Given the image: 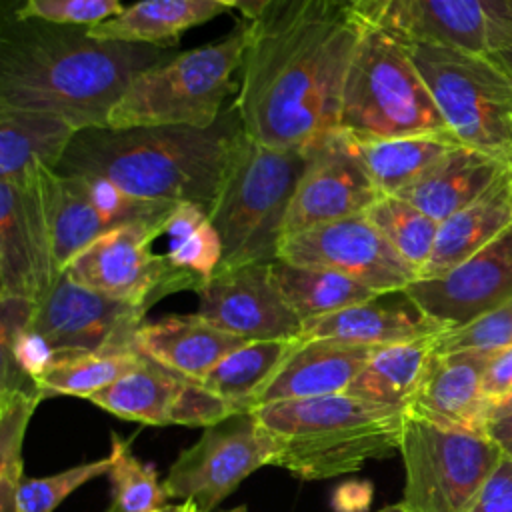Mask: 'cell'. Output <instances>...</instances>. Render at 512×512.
Segmentation results:
<instances>
[{
  "label": "cell",
  "mask_w": 512,
  "mask_h": 512,
  "mask_svg": "<svg viewBox=\"0 0 512 512\" xmlns=\"http://www.w3.org/2000/svg\"><path fill=\"white\" fill-rule=\"evenodd\" d=\"M250 24L232 108L274 148L338 130L342 88L366 22L348 0H270Z\"/></svg>",
  "instance_id": "1"
},
{
  "label": "cell",
  "mask_w": 512,
  "mask_h": 512,
  "mask_svg": "<svg viewBox=\"0 0 512 512\" xmlns=\"http://www.w3.org/2000/svg\"><path fill=\"white\" fill-rule=\"evenodd\" d=\"M174 54L92 38L88 26L18 18L0 2V106L50 112L76 130L108 128L132 80Z\"/></svg>",
  "instance_id": "2"
},
{
  "label": "cell",
  "mask_w": 512,
  "mask_h": 512,
  "mask_svg": "<svg viewBox=\"0 0 512 512\" xmlns=\"http://www.w3.org/2000/svg\"><path fill=\"white\" fill-rule=\"evenodd\" d=\"M240 128L232 106L210 128H86L74 134L56 172L102 178L142 200L192 202L208 210Z\"/></svg>",
  "instance_id": "3"
},
{
  "label": "cell",
  "mask_w": 512,
  "mask_h": 512,
  "mask_svg": "<svg viewBox=\"0 0 512 512\" xmlns=\"http://www.w3.org/2000/svg\"><path fill=\"white\" fill-rule=\"evenodd\" d=\"M256 416L276 434L274 466L302 480H326L360 470L400 448L406 412L350 394L258 406Z\"/></svg>",
  "instance_id": "4"
},
{
  "label": "cell",
  "mask_w": 512,
  "mask_h": 512,
  "mask_svg": "<svg viewBox=\"0 0 512 512\" xmlns=\"http://www.w3.org/2000/svg\"><path fill=\"white\" fill-rule=\"evenodd\" d=\"M312 146L274 148L234 134L208 216L222 240L220 266L278 260L292 196Z\"/></svg>",
  "instance_id": "5"
},
{
  "label": "cell",
  "mask_w": 512,
  "mask_h": 512,
  "mask_svg": "<svg viewBox=\"0 0 512 512\" xmlns=\"http://www.w3.org/2000/svg\"><path fill=\"white\" fill-rule=\"evenodd\" d=\"M248 36L250 24L238 22L224 38L140 72L112 108L108 128H210L224 114V100L238 90L232 76L240 70Z\"/></svg>",
  "instance_id": "6"
},
{
  "label": "cell",
  "mask_w": 512,
  "mask_h": 512,
  "mask_svg": "<svg viewBox=\"0 0 512 512\" xmlns=\"http://www.w3.org/2000/svg\"><path fill=\"white\" fill-rule=\"evenodd\" d=\"M338 128L360 138L450 132L406 44L368 24L344 80Z\"/></svg>",
  "instance_id": "7"
},
{
  "label": "cell",
  "mask_w": 512,
  "mask_h": 512,
  "mask_svg": "<svg viewBox=\"0 0 512 512\" xmlns=\"http://www.w3.org/2000/svg\"><path fill=\"white\" fill-rule=\"evenodd\" d=\"M404 44L458 142L512 160V72L490 54Z\"/></svg>",
  "instance_id": "8"
},
{
  "label": "cell",
  "mask_w": 512,
  "mask_h": 512,
  "mask_svg": "<svg viewBox=\"0 0 512 512\" xmlns=\"http://www.w3.org/2000/svg\"><path fill=\"white\" fill-rule=\"evenodd\" d=\"M398 452L406 512H466L504 458L482 432L438 426L408 412Z\"/></svg>",
  "instance_id": "9"
},
{
  "label": "cell",
  "mask_w": 512,
  "mask_h": 512,
  "mask_svg": "<svg viewBox=\"0 0 512 512\" xmlns=\"http://www.w3.org/2000/svg\"><path fill=\"white\" fill-rule=\"evenodd\" d=\"M280 442L256 412H238L206 426L202 436L172 462L164 488L168 498L194 502L212 512L252 472L276 464Z\"/></svg>",
  "instance_id": "10"
},
{
  "label": "cell",
  "mask_w": 512,
  "mask_h": 512,
  "mask_svg": "<svg viewBox=\"0 0 512 512\" xmlns=\"http://www.w3.org/2000/svg\"><path fill=\"white\" fill-rule=\"evenodd\" d=\"M358 16L400 42H432L494 56L512 40L508 0H348Z\"/></svg>",
  "instance_id": "11"
},
{
  "label": "cell",
  "mask_w": 512,
  "mask_h": 512,
  "mask_svg": "<svg viewBox=\"0 0 512 512\" xmlns=\"http://www.w3.org/2000/svg\"><path fill=\"white\" fill-rule=\"evenodd\" d=\"M164 226L166 222L120 226L86 246L64 272L90 290L146 308L172 292H198V284L178 272L166 254L152 250Z\"/></svg>",
  "instance_id": "12"
},
{
  "label": "cell",
  "mask_w": 512,
  "mask_h": 512,
  "mask_svg": "<svg viewBox=\"0 0 512 512\" xmlns=\"http://www.w3.org/2000/svg\"><path fill=\"white\" fill-rule=\"evenodd\" d=\"M54 260L64 268L94 240L136 222H166L176 204L130 196L102 178L42 172Z\"/></svg>",
  "instance_id": "13"
},
{
  "label": "cell",
  "mask_w": 512,
  "mask_h": 512,
  "mask_svg": "<svg viewBox=\"0 0 512 512\" xmlns=\"http://www.w3.org/2000/svg\"><path fill=\"white\" fill-rule=\"evenodd\" d=\"M148 308L90 290L62 272L32 304L28 328L58 356L136 350Z\"/></svg>",
  "instance_id": "14"
},
{
  "label": "cell",
  "mask_w": 512,
  "mask_h": 512,
  "mask_svg": "<svg viewBox=\"0 0 512 512\" xmlns=\"http://www.w3.org/2000/svg\"><path fill=\"white\" fill-rule=\"evenodd\" d=\"M278 260L340 272L378 294L406 290L418 280V270L392 248L366 214L286 236Z\"/></svg>",
  "instance_id": "15"
},
{
  "label": "cell",
  "mask_w": 512,
  "mask_h": 512,
  "mask_svg": "<svg viewBox=\"0 0 512 512\" xmlns=\"http://www.w3.org/2000/svg\"><path fill=\"white\" fill-rule=\"evenodd\" d=\"M44 170L40 166L20 180H0V298L34 304L62 274L44 206Z\"/></svg>",
  "instance_id": "16"
},
{
  "label": "cell",
  "mask_w": 512,
  "mask_h": 512,
  "mask_svg": "<svg viewBox=\"0 0 512 512\" xmlns=\"http://www.w3.org/2000/svg\"><path fill=\"white\" fill-rule=\"evenodd\" d=\"M270 264L218 266L198 290V314L248 342L300 338L302 320L284 302Z\"/></svg>",
  "instance_id": "17"
},
{
  "label": "cell",
  "mask_w": 512,
  "mask_h": 512,
  "mask_svg": "<svg viewBox=\"0 0 512 512\" xmlns=\"http://www.w3.org/2000/svg\"><path fill=\"white\" fill-rule=\"evenodd\" d=\"M382 196L350 152L338 128L312 144V156L292 196L284 238L302 230L366 214Z\"/></svg>",
  "instance_id": "18"
},
{
  "label": "cell",
  "mask_w": 512,
  "mask_h": 512,
  "mask_svg": "<svg viewBox=\"0 0 512 512\" xmlns=\"http://www.w3.org/2000/svg\"><path fill=\"white\" fill-rule=\"evenodd\" d=\"M406 294L448 330L512 300V226L448 272L412 282Z\"/></svg>",
  "instance_id": "19"
},
{
  "label": "cell",
  "mask_w": 512,
  "mask_h": 512,
  "mask_svg": "<svg viewBox=\"0 0 512 512\" xmlns=\"http://www.w3.org/2000/svg\"><path fill=\"white\" fill-rule=\"evenodd\" d=\"M490 356L488 352H432L408 414L438 426L484 434L488 402L482 394V376Z\"/></svg>",
  "instance_id": "20"
},
{
  "label": "cell",
  "mask_w": 512,
  "mask_h": 512,
  "mask_svg": "<svg viewBox=\"0 0 512 512\" xmlns=\"http://www.w3.org/2000/svg\"><path fill=\"white\" fill-rule=\"evenodd\" d=\"M448 328L430 318L406 290L376 294L370 300L302 324L300 340L334 338L366 346H390L430 338Z\"/></svg>",
  "instance_id": "21"
},
{
  "label": "cell",
  "mask_w": 512,
  "mask_h": 512,
  "mask_svg": "<svg viewBox=\"0 0 512 512\" xmlns=\"http://www.w3.org/2000/svg\"><path fill=\"white\" fill-rule=\"evenodd\" d=\"M376 348L334 338H298L260 394L256 408L274 402L344 394Z\"/></svg>",
  "instance_id": "22"
},
{
  "label": "cell",
  "mask_w": 512,
  "mask_h": 512,
  "mask_svg": "<svg viewBox=\"0 0 512 512\" xmlns=\"http://www.w3.org/2000/svg\"><path fill=\"white\" fill-rule=\"evenodd\" d=\"M246 342L220 330L198 312L144 322L136 332V346L142 354L194 382Z\"/></svg>",
  "instance_id": "23"
},
{
  "label": "cell",
  "mask_w": 512,
  "mask_h": 512,
  "mask_svg": "<svg viewBox=\"0 0 512 512\" xmlns=\"http://www.w3.org/2000/svg\"><path fill=\"white\" fill-rule=\"evenodd\" d=\"M512 226V164L470 204L438 226L430 260L418 280L436 278L458 266Z\"/></svg>",
  "instance_id": "24"
},
{
  "label": "cell",
  "mask_w": 512,
  "mask_h": 512,
  "mask_svg": "<svg viewBox=\"0 0 512 512\" xmlns=\"http://www.w3.org/2000/svg\"><path fill=\"white\" fill-rule=\"evenodd\" d=\"M512 164L470 146H456L432 164L420 178L396 192L436 222L446 220L476 200Z\"/></svg>",
  "instance_id": "25"
},
{
  "label": "cell",
  "mask_w": 512,
  "mask_h": 512,
  "mask_svg": "<svg viewBox=\"0 0 512 512\" xmlns=\"http://www.w3.org/2000/svg\"><path fill=\"white\" fill-rule=\"evenodd\" d=\"M230 8L218 0H140L122 14L88 28L92 38L174 50L180 36Z\"/></svg>",
  "instance_id": "26"
},
{
  "label": "cell",
  "mask_w": 512,
  "mask_h": 512,
  "mask_svg": "<svg viewBox=\"0 0 512 512\" xmlns=\"http://www.w3.org/2000/svg\"><path fill=\"white\" fill-rule=\"evenodd\" d=\"M76 132L56 114L0 106V180H20L40 166L56 170Z\"/></svg>",
  "instance_id": "27"
},
{
  "label": "cell",
  "mask_w": 512,
  "mask_h": 512,
  "mask_svg": "<svg viewBox=\"0 0 512 512\" xmlns=\"http://www.w3.org/2000/svg\"><path fill=\"white\" fill-rule=\"evenodd\" d=\"M344 132V130H342ZM346 144L382 194H396L452 148L460 146L450 132L396 138H360L344 132Z\"/></svg>",
  "instance_id": "28"
},
{
  "label": "cell",
  "mask_w": 512,
  "mask_h": 512,
  "mask_svg": "<svg viewBox=\"0 0 512 512\" xmlns=\"http://www.w3.org/2000/svg\"><path fill=\"white\" fill-rule=\"evenodd\" d=\"M186 384L188 378L140 354L126 374L88 400L122 420L168 426Z\"/></svg>",
  "instance_id": "29"
},
{
  "label": "cell",
  "mask_w": 512,
  "mask_h": 512,
  "mask_svg": "<svg viewBox=\"0 0 512 512\" xmlns=\"http://www.w3.org/2000/svg\"><path fill=\"white\" fill-rule=\"evenodd\" d=\"M434 338L378 346L344 394L408 412L434 352Z\"/></svg>",
  "instance_id": "30"
},
{
  "label": "cell",
  "mask_w": 512,
  "mask_h": 512,
  "mask_svg": "<svg viewBox=\"0 0 512 512\" xmlns=\"http://www.w3.org/2000/svg\"><path fill=\"white\" fill-rule=\"evenodd\" d=\"M296 342L298 338L246 342L224 356L198 384L222 398L234 414L252 412Z\"/></svg>",
  "instance_id": "31"
},
{
  "label": "cell",
  "mask_w": 512,
  "mask_h": 512,
  "mask_svg": "<svg viewBox=\"0 0 512 512\" xmlns=\"http://www.w3.org/2000/svg\"><path fill=\"white\" fill-rule=\"evenodd\" d=\"M270 266L272 278L284 302L302 320V324L360 304L378 294L364 284L328 268L292 264L286 260H274Z\"/></svg>",
  "instance_id": "32"
},
{
  "label": "cell",
  "mask_w": 512,
  "mask_h": 512,
  "mask_svg": "<svg viewBox=\"0 0 512 512\" xmlns=\"http://www.w3.org/2000/svg\"><path fill=\"white\" fill-rule=\"evenodd\" d=\"M164 236H168L164 254L170 264L192 278L200 290L222 262V240L206 208L192 202L176 204L166 220Z\"/></svg>",
  "instance_id": "33"
},
{
  "label": "cell",
  "mask_w": 512,
  "mask_h": 512,
  "mask_svg": "<svg viewBox=\"0 0 512 512\" xmlns=\"http://www.w3.org/2000/svg\"><path fill=\"white\" fill-rule=\"evenodd\" d=\"M140 350H104L58 356L38 378L36 386L48 396L90 398L114 384L140 358Z\"/></svg>",
  "instance_id": "34"
},
{
  "label": "cell",
  "mask_w": 512,
  "mask_h": 512,
  "mask_svg": "<svg viewBox=\"0 0 512 512\" xmlns=\"http://www.w3.org/2000/svg\"><path fill=\"white\" fill-rule=\"evenodd\" d=\"M366 216L392 248L418 270L420 278L422 268L432 256L440 222L396 194H382L368 208Z\"/></svg>",
  "instance_id": "35"
},
{
  "label": "cell",
  "mask_w": 512,
  "mask_h": 512,
  "mask_svg": "<svg viewBox=\"0 0 512 512\" xmlns=\"http://www.w3.org/2000/svg\"><path fill=\"white\" fill-rule=\"evenodd\" d=\"M40 400V394L22 390L0 392V512H16V492L24 478L22 444Z\"/></svg>",
  "instance_id": "36"
},
{
  "label": "cell",
  "mask_w": 512,
  "mask_h": 512,
  "mask_svg": "<svg viewBox=\"0 0 512 512\" xmlns=\"http://www.w3.org/2000/svg\"><path fill=\"white\" fill-rule=\"evenodd\" d=\"M110 480L114 498L108 512H156L166 506V488L152 464L136 458L126 440L112 434Z\"/></svg>",
  "instance_id": "37"
},
{
  "label": "cell",
  "mask_w": 512,
  "mask_h": 512,
  "mask_svg": "<svg viewBox=\"0 0 512 512\" xmlns=\"http://www.w3.org/2000/svg\"><path fill=\"white\" fill-rule=\"evenodd\" d=\"M110 464L112 458L108 454L50 476H24L16 492V512H54L74 490L102 474H108Z\"/></svg>",
  "instance_id": "38"
},
{
  "label": "cell",
  "mask_w": 512,
  "mask_h": 512,
  "mask_svg": "<svg viewBox=\"0 0 512 512\" xmlns=\"http://www.w3.org/2000/svg\"><path fill=\"white\" fill-rule=\"evenodd\" d=\"M508 346H512V300L474 318L464 326L450 328L434 338L436 354H450V352L494 354Z\"/></svg>",
  "instance_id": "39"
},
{
  "label": "cell",
  "mask_w": 512,
  "mask_h": 512,
  "mask_svg": "<svg viewBox=\"0 0 512 512\" xmlns=\"http://www.w3.org/2000/svg\"><path fill=\"white\" fill-rule=\"evenodd\" d=\"M18 18H38L52 24L96 26L124 12L122 0H8Z\"/></svg>",
  "instance_id": "40"
},
{
  "label": "cell",
  "mask_w": 512,
  "mask_h": 512,
  "mask_svg": "<svg viewBox=\"0 0 512 512\" xmlns=\"http://www.w3.org/2000/svg\"><path fill=\"white\" fill-rule=\"evenodd\" d=\"M232 408L206 390L202 384L188 380L172 416V424H184V426H212L224 418H228Z\"/></svg>",
  "instance_id": "41"
},
{
  "label": "cell",
  "mask_w": 512,
  "mask_h": 512,
  "mask_svg": "<svg viewBox=\"0 0 512 512\" xmlns=\"http://www.w3.org/2000/svg\"><path fill=\"white\" fill-rule=\"evenodd\" d=\"M466 512H512V458L500 460Z\"/></svg>",
  "instance_id": "42"
},
{
  "label": "cell",
  "mask_w": 512,
  "mask_h": 512,
  "mask_svg": "<svg viewBox=\"0 0 512 512\" xmlns=\"http://www.w3.org/2000/svg\"><path fill=\"white\" fill-rule=\"evenodd\" d=\"M482 394L488 402V414L496 404L512 394V346L490 356L482 376Z\"/></svg>",
  "instance_id": "43"
},
{
  "label": "cell",
  "mask_w": 512,
  "mask_h": 512,
  "mask_svg": "<svg viewBox=\"0 0 512 512\" xmlns=\"http://www.w3.org/2000/svg\"><path fill=\"white\" fill-rule=\"evenodd\" d=\"M484 434L500 446L504 456L512 458V412L490 418L484 426Z\"/></svg>",
  "instance_id": "44"
},
{
  "label": "cell",
  "mask_w": 512,
  "mask_h": 512,
  "mask_svg": "<svg viewBox=\"0 0 512 512\" xmlns=\"http://www.w3.org/2000/svg\"><path fill=\"white\" fill-rule=\"evenodd\" d=\"M222 4H226L228 8H236L242 12V16L246 18V22H252L254 18H258L262 14V10L268 6L270 0H218Z\"/></svg>",
  "instance_id": "45"
},
{
  "label": "cell",
  "mask_w": 512,
  "mask_h": 512,
  "mask_svg": "<svg viewBox=\"0 0 512 512\" xmlns=\"http://www.w3.org/2000/svg\"><path fill=\"white\" fill-rule=\"evenodd\" d=\"M508 412H512V394H510L508 398H504L500 404H496V406L490 410L488 420L494 418V416H500V414H508ZM488 420H486V422H488Z\"/></svg>",
  "instance_id": "46"
},
{
  "label": "cell",
  "mask_w": 512,
  "mask_h": 512,
  "mask_svg": "<svg viewBox=\"0 0 512 512\" xmlns=\"http://www.w3.org/2000/svg\"><path fill=\"white\" fill-rule=\"evenodd\" d=\"M494 56H496V58H498V60H500V62H502V64L512 72V40H510V42H508L500 52H496Z\"/></svg>",
  "instance_id": "47"
},
{
  "label": "cell",
  "mask_w": 512,
  "mask_h": 512,
  "mask_svg": "<svg viewBox=\"0 0 512 512\" xmlns=\"http://www.w3.org/2000/svg\"><path fill=\"white\" fill-rule=\"evenodd\" d=\"M192 502H178V504H166L156 512H190Z\"/></svg>",
  "instance_id": "48"
},
{
  "label": "cell",
  "mask_w": 512,
  "mask_h": 512,
  "mask_svg": "<svg viewBox=\"0 0 512 512\" xmlns=\"http://www.w3.org/2000/svg\"><path fill=\"white\" fill-rule=\"evenodd\" d=\"M386 512H406V508L402 506V502L398 504H392V506H386Z\"/></svg>",
  "instance_id": "49"
},
{
  "label": "cell",
  "mask_w": 512,
  "mask_h": 512,
  "mask_svg": "<svg viewBox=\"0 0 512 512\" xmlns=\"http://www.w3.org/2000/svg\"><path fill=\"white\" fill-rule=\"evenodd\" d=\"M228 512H248V508H246V506H238V508H232V510H228Z\"/></svg>",
  "instance_id": "50"
},
{
  "label": "cell",
  "mask_w": 512,
  "mask_h": 512,
  "mask_svg": "<svg viewBox=\"0 0 512 512\" xmlns=\"http://www.w3.org/2000/svg\"><path fill=\"white\" fill-rule=\"evenodd\" d=\"M190 512H200V510H198V506H196L194 502H192V508H190Z\"/></svg>",
  "instance_id": "51"
},
{
  "label": "cell",
  "mask_w": 512,
  "mask_h": 512,
  "mask_svg": "<svg viewBox=\"0 0 512 512\" xmlns=\"http://www.w3.org/2000/svg\"><path fill=\"white\" fill-rule=\"evenodd\" d=\"M378 512H386V508H382V510H378Z\"/></svg>",
  "instance_id": "52"
},
{
  "label": "cell",
  "mask_w": 512,
  "mask_h": 512,
  "mask_svg": "<svg viewBox=\"0 0 512 512\" xmlns=\"http://www.w3.org/2000/svg\"><path fill=\"white\" fill-rule=\"evenodd\" d=\"M508 2H510V4H512V0H508Z\"/></svg>",
  "instance_id": "53"
}]
</instances>
